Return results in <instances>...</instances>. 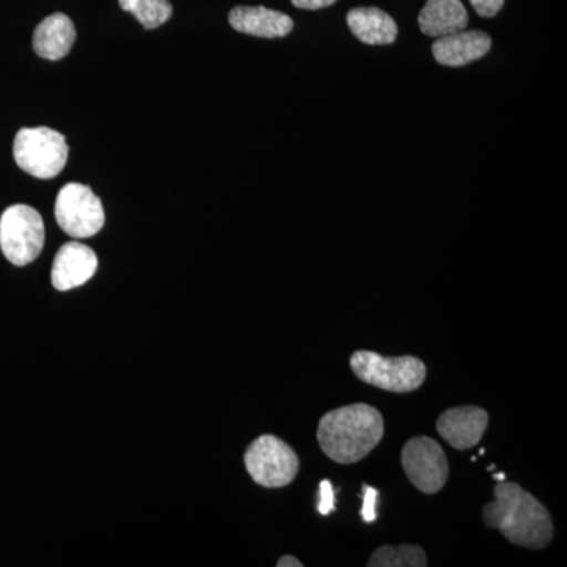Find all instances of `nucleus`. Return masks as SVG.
Here are the masks:
<instances>
[{"label":"nucleus","instance_id":"f257e3e1","mask_svg":"<svg viewBox=\"0 0 567 567\" xmlns=\"http://www.w3.org/2000/svg\"><path fill=\"white\" fill-rule=\"evenodd\" d=\"M494 502L483 509L486 527L498 529L514 546L546 548L554 539L547 507L516 483L498 481Z\"/></svg>","mask_w":567,"mask_h":567},{"label":"nucleus","instance_id":"f03ea898","mask_svg":"<svg viewBox=\"0 0 567 567\" xmlns=\"http://www.w3.org/2000/svg\"><path fill=\"white\" fill-rule=\"evenodd\" d=\"M385 435L382 413L368 404L339 406L324 413L317 440L336 464H357L379 446Z\"/></svg>","mask_w":567,"mask_h":567},{"label":"nucleus","instance_id":"7ed1b4c3","mask_svg":"<svg viewBox=\"0 0 567 567\" xmlns=\"http://www.w3.org/2000/svg\"><path fill=\"white\" fill-rule=\"evenodd\" d=\"M353 374L380 390L412 393L423 386L427 369L416 357H383L371 350H358L350 358Z\"/></svg>","mask_w":567,"mask_h":567},{"label":"nucleus","instance_id":"20e7f679","mask_svg":"<svg viewBox=\"0 0 567 567\" xmlns=\"http://www.w3.org/2000/svg\"><path fill=\"white\" fill-rule=\"evenodd\" d=\"M69 152L65 136L47 126L22 128L13 142L14 162L40 181L58 177L69 162Z\"/></svg>","mask_w":567,"mask_h":567},{"label":"nucleus","instance_id":"39448f33","mask_svg":"<svg viewBox=\"0 0 567 567\" xmlns=\"http://www.w3.org/2000/svg\"><path fill=\"white\" fill-rule=\"evenodd\" d=\"M44 246V223L35 208L11 205L0 216V249L17 267L32 264Z\"/></svg>","mask_w":567,"mask_h":567},{"label":"nucleus","instance_id":"423d86ee","mask_svg":"<svg viewBox=\"0 0 567 567\" xmlns=\"http://www.w3.org/2000/svg\"><path fill=\"white\" fill-rule=\"evenodd\" d=\"M245 466L254 483L267 488L289 486L300 470L293 447L275 435H260L245 453Z\"/></svg>","mask_w":567,"mask_h":567},{"label":"nucleus","instance_id":"0eeeda50","mask_svg":"<svg viewBox=\"0 0 567 567\" xmlns=\"http://www.w3.org/2000/svg\"><path fill=\"white\" fill-rule=\"evenodd\" d=\"M55 221L73 238H91L103 229L106 216L102 200L89 186L69 183L58 194Z\"/></svg>","mask_w":567,"mask_h":567},{"label":"nucleus","instance_id":"6e6552de","mask_svg":"<svg viewBox=\"0 0 567 567\" xmlns=\"http://www.w3.org/2000/svg\"><path fill=\"white\" fill-rule=\"evenodd\" d=\"M402 466L410 483L425 495L442 491L450 477V464L443 447L431 436L410 439L402 450Z\"/></svg>","mask_w":567,"mask_h":567},{"label":"nucleus","instance_id":"1a4fd4ad","mask_svg":"<svg viewBox=\"0 0 567 567\" xmlns=\"http://www.w3.org/2000/svg\"><path fill=\"white\" fill-rule=\"evenodd\" d=\"M487 427L488 413L475 405L454 406L436 420L439 434L458 451L476 446L486 434Z\"/></svg>","mask_w":567,"mask_h":567},{"label":"nucleus","instance_id":"9d476101","mask_svg":"<svg viewBox=\"0 0 567 567\" xmlns=\"http://www.w3.org/2000/svg\"><path fill=\"white\" fill-rule=\"evenodd\" d=\"M99 268V257L87 245L70 241L55 254L51 281L61 292L84 286Z\"/></svg>","mask_w":567,"mask_h":567},{"label":"nucleus","instance_id":"9b49d317","mask_svg":"<svg viewBox=\"0 0 567 567\" xmlns=\"http://www.w3.org/2000/svg\"><path fill=\"white\" fill-rule=\"evenodd\" d=\"M492 39L483 31H461L440 37L432 44L435 61L445 66H465L486 58Z\"/></svg>","mask_w":567,"mask_h":567},{"label":"nucleus","instance_id":"f8f14e48","mask_svg":"<svg viewBox=\"0 0 567 567\" xmlns=\"http://www.w3.org/2000/svg\"><path fill=\"white\" fill-rule=\"evenodd\" d=\"M229 24L237 32L259 39H282L293 29L292 18L265 7H235L229 13Z\"/></svg>","mask_w":567,"mask_h":567},{"label":"nucleus","instance_id":"ddd939ff","mask_svg":"<svg viewBox=\"0 0 567 567\" xmlns=\"http://www.w3.org/2000/svg\"><path fill=\"white\" fill-rule=\"evenodd\" d=\"M76 40V29L66 14L44 18L33 32V51L47 61H61L70 54Z\"/></svg>","mask_w":567,"mask_h":567},{"label":"nucleus","instance_id":"4468645a","mask_svg":"<svg viewBox=\"0 0 567 567\" xmlns=\"http://www.w3.org/2000/svg\"><path fill=\"white\" fill-rule=\"evenodd\" d=\"M421 32L427 37L450 35L465 31L468 25V13L461 0H427L417 17Z\"/></svg>","mask_w":567,"mask_h":567},{"label":"nucleus","instance_id":"2eb2a0df","mask_svg":"<svg viewBox=\"0 0 567 567\" xmlns=\"http://www.w3.org/2000/svg\"><path fill=\"white\" fill-rule=\"evenodd\" d=\"M347 24L358 40L364 44H391L398 39V24L385 11L368 7L353 9L347 13Z\"/></svg>","mask_w":567,"mask_h":567},{"label":"nucleus","instance_id":"dca6fc26","mask_svg":"<svg viewBox=\"0 0 567 567\" xmlns=\"http://www.w3.org/2000/svg\"><path fill=\"white\" fill-rule=\"evenodd\" d=\"M369 567H425L427 557L420 546H383L377 548L368 561Z\"/></svg>","mask_w":567,"mask_h":567},{"label":"nucleus","instance_id":"f3484780","mask_svg":"<svg viewBox=\"0 0 567 567\" xmlns=\"http://www.w3.org/2000/svg\"><path fill=\"white\" fill-rule=\"evenodd\" d=\"M118 3L122 10L132 13L147 31L158 29L173 17L169 0H118Z\"/></svg>","mask_w":567,"mask_h":567},{"label":"nucleus","instance_id":"a211bd4d","mask_svg":"<svg viewBox=\"0 0 567 567\" xmlns=\"http://www.w3.org/2000/svg\"><path fill=\"white\" fill-rule=\"evenodd\" d=\"M363 498L364 503L363 511H361V516H363L364 522H368V524H372V522H375L377 518L375 505L377 498H379V492H377L375 488L368 486V484H364Z\"/></svg>","mask_w":567,"mask_h":567},{"label":"nucleus","instance_id":"6ab92c4d","mask_svg":"<svg viewBox=\"0 0 567 567\" xmlns=\"http://www.w3.org/2000/svg\"><path fill=\"white\" fill-rule=\"evenodd\" d=\"M319 492V513L323 514V516H328V514L333 513L334 511V491L330 481L323 480L322 483H320Z\"/></svg>","mask_w":567,"mask_h":567},{"label":"nucleus","instance_id":"aec40b11","mask_svg":"<svg viewBox=\"0 0 567 567\" xmlns=\"http://www.w3.org/2000/svg\"><path fill=\"white\" fill-rule=\"evenodd\" d=\"M476 13L483 18H494L502 11L505 0H470Z\"/></svg>","mask_w":567,"mask_h":567},{"label":"nucleus","instance_id":"412c9836","mask_svg":"<svg viewBox=\"0 0 567 567\" xmlns=\"http://www.w3.org/2000/svg\"><path fill=\"white\" fill-rule=\"evenodd\" d=\"M334 2H338V0H292L297 9L303 10L327 9V7L333 6Z\"/></svg>","mask_w":567,"mask_h":567},{"label":"nucleus","instance_id":"4be33fe9","mask_svg":"<svg viewBox=\"0 0 567 567\" xmlns=\"http://www.w3.org/2000/svg\"><path fill=\"white\" fill-rule=\"evenodd\" d=\"M278 567H301L303 563L300 559L292 557V555H286V557L279 558Z\"/></svg>","mask_w":567,"mask_h":567},{"label":"nucleus","instance_id":"5701e85b","mask_svg":"<svg viewBox=\"0 0 567 567\" xmlns=\"http://www.w3.org/2000/svg\"><path fill=\"white\" fill-rule=\"evenodd\" d=\"M494 480H496V481H505V475H503V473H498V475H494Z\"/></svg>","mask_w":567,"mask_h":567}]
</instances>
